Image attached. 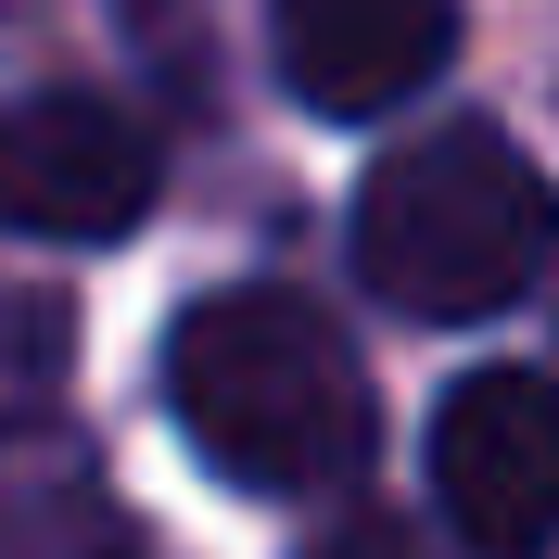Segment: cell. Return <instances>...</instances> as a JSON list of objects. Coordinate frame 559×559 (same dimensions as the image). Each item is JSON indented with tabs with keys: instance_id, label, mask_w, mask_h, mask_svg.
I'll return each mask as SVG.
<instances>
[{
	"instance_id": "1",
	"label": "cell",
	"mask_w": 559,
	"mask_h": 559,
	"mask_svg": "<svg viewBox=\"0 0 559 559\" xmlns=\"http://www.w3.org/2000/svg\"><path fill=\"white\" fill-rule=\"evenodd\" d=\"M166 407L178 432L254 496H318L369 457V369L331 331V306L242 280L166 331Z\"/></svg>"
},
{
	"instance_id": "2",
	"label": "cell",
	"mask_w": 559,
	"mask_h": 559,
	"mask_svg": "<svg viewBox=\"0 0 559 559\" xmlns=\"http://www.w3.org/2000/svg\"><path fill=\"white\" fill-rule=\"evenodd\" d=\"M547 254H559V191L484 115L394 140L369 166V191H356V267L407 318H496L534 293Z\"/></svg>"
},
{
	"instance_id": "3",
	"label": "cell",
	"mask_w": 559,
	"mask_h": 559,
	"mask_svg": "<svg viewBox=\"0 0 559 559\" xmlns=\"http://www.w3.org/2000/svg\"><path fill=\"white\" fill-rule=\"evenodd\" d=\"M432 496L471 559L559 547V382L547 369H471L432 407Z\"/></svg>"
},
{
	"instance_id": "4",
	"label": "cell",
	"mask_w": 559,
	"mask_h": 559,
	"mask_svg": "<svg viewBox=\"0 0 559 559\" xmlns=\"http://www.w3.org/2000/svg\"><path fill=\"white\" fill-rule=\"evenodd\" d=\"M166 191L153 128L90 90H38L0 115V242H115Z\"/></svg>"
},
{
	"instance_id": "5",
	"label": "cell",
	"mask_w": 559,
	"mask_h": 559,
	"mask_svg": "<svg viewBox=\"0 0 559 559\" xmlns=\"http://www.w3.org/2000/svg\"><path fill=\"white\" fill-rule=\"evenodd\" d=\"M280 90L306 115H394L457 51V0H267Z\"/></svg>"
},
{
	"instance_id": "6",
	"label": "cell",
	"mask_w": 559,
	"mask_h": 559,
	"mask_svg": "<svg viewBox=\"0 0 559 559\" xmlns=\"http://www.w3.org/2000/svg\"><path fill=\"white\" fill-rule=\"evenodd\" d=\"M0 559H115L90 457L64 432H26V419H0Z\"/></svg>"
},
{
	"instance_id": "7",
	"label": "cell",
	"mask_w": 559,
	"mask_h": 559,
	"mask_svg": "<svg viewBox=\"0 0 559 559\" xmlns=\"http://www.w3.org/2000/svg\"><path fill=\"white\" fill-rule=\"evenodd\" d=\"M318 559H407V534H394V522H344Z\"/></svg>"
}]
</instances>
